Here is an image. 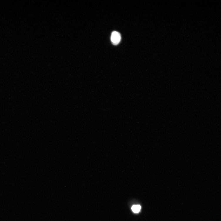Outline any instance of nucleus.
I'll return each instance as SVG.
<instances>
[{"label":"nucleus","mask_w":221,"mask_h":221,"mask_svg":"<svg viewBox=\"0 0 221 221\" xmlns=\"http://www.w3.org/2000/svg\"><path fill=\"white\" fill-rule=\"evenodd\" d=\"M120 34L117 31H114L112 34L111 40L113 44L114 45L118 44L121 40Z\"/></svg>","instance_id":"1"},{"label":"nucleus","mask_w":221,"mask_h":221,"mask_svg":"<svg viewBox=\"0 0 221 221\" xmlns=\"http://www.w3.org/2000/svg\"><path fill=\"white\" fill-rule=\"evenodd\" d=\"M141 206L140 205H133L132 208V209L134 213H138L140 210Z\"/></svg>","instance_id":"2"}]
</instances>
